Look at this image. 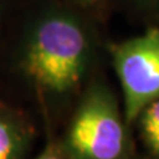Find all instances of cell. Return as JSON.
<instances>
[{
  "label": "cell",
  "mask_w": 159,
  "mask_h": 159,
  "mask_svg": "<svg viewBox=\"0 0 159 159\" xmlns=\"http://www.w3.org/2000/svg\"><path fill=\"white\" fill-rule=\"evenodd\" d=\"M81 2H90V0H81Z\"/></svg>",
  "instance_id": "52a82bcc"
},
{
  "label": "cell",
  "mask_w": 159,
  "mask_h": 159,
  "mask_svg": "<svg viewBox=\"0 0 159 159\" xmlns=\"http://www.w3.org/2000/svg\"><path fill=\"white\" fill-rule=\"evenodd\" d=\"M37 159H66V158L62 157L61 154L54 150L53 147H51V148H48V150L44 152L41 157H39Z\"/></svg>",
  "instance_id": "8992f818"
},
{
  "label": "cell",
  "mask_w": 159,
  "mask_h": 159,
  "mask_svg": "<svg viewBox=\"0 0 159 159\" xmlns=\"http://www.w3.org/2000/svg\"><path fill=\"white\" fill-rule=\"evenodd\" d=\"M88 51L86 34L76 20L61 13L47 15L29 33L21 68L39 89L62 94L78 85Z\"/></svg>",
  "instance_id": "6da1fadb"
},
{
  "label": "cell",
  "mask_w": 159,
  "mask_h": 159,
  "mask_svg": "<svg viewBox=\"0 0 159 159\" xmlns=\"http://www.w3.org/2000/svg\"><path fill=\"white\" fill-rule=\"evenodd\" d=\"M142 113L143 133L148 145L157 154H159V98L151 102Z\"/></svg>",
  "instance_id": "5b68a950"
},
{
  "label": "cell",
  "mask_w": 159,
  "mask_h": 159,
  "mask_svg": "<svg viewBox=\"0 0 159 159\" xmlns=\"http://www.w3.org/2000/svg\"><path fill=\"white\" fill-rule=\"evenodd\" d=\"M29 127L0 105V159H21L29 142Z\"/></svg>",
  "instance_id": "277c9868"
},
{
  "label": "cell",
  "mask_w": 159,
  "mask_h": 159,
  "mask_svg": "<svg viewBox=\"0 0 159 159\" xmlns=\"http://www.w3.org/2000/svg\"><path fill=\"white\" fill-rule=\"evenodd\" d=\"M68 146L78 159H118L123 126L113 97L93 89L84 99L68 134Z\"/></svg>",
  "instance_id": "7a4b0ae2"
},
{
  "label": "cell",
  "mask_w": 159,
  "mask_h": 159,
  "mask_svg": "<svg viewBox=\"0 0 159 159\" xmlns=\"http://www.w3.org/2000/svg\"><path fill=\"white\" fill-rule=\"evenodd\" d=\"M114 64L131 122L159 98V29L152 28L114 49Z\"/></svg>",
  "instance_id": "3957f363"
}]
</instances>
